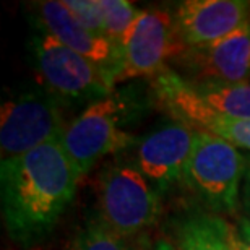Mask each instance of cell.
<instances>
[{"instance_id":"e0dca14e","label":"cell","mask_w":250,"mask_h":250,"mask_svg":"<svg viewBox=\"0 0 250 250\" xmlns=\"http://www.w3.org/2000/svg\"><path fill=\"white\" fill-rule=\"evenodd\" d=\"M80 23L98 34H104V20L99 0H62Z\"/></svg>"},{"instance_id":"9c48e42d","label":"cell","mask_w":250,"mask_h":250,"mask_svg":"<svg viewBox=\"0 0 250 250\" xmlns=\"http://www.w3.org/2000/svg\"><path fill=\"white\" fill-rule=\"evenodd\" d=\"M36 23L39 31L51 34L63 46L93 62L112 88L117 84L124 62L122 47L80 23L62 0L39 2L36 5Z\"/></svg>"},{"instance_id":"30bf717a","label":"cell","mask_w":250,"mask_h":250,"mask_svg":"<svg viewBox=\"0 0 250 250\" xmlns=\"http://www.w3.org/2000/svg\"><path fill=\"white\" fill-rule=\"evenodd\" d=\"M177 62L186 72L181 77L190 84L246 83L250 77V21L219 41L187 47Z\"/></svg>"},{"instance_id":"52a82bcc","label":"cell","mask_w":250,"mask_h":250,"mask_svg":"<svg viewBox=\"0 0 250 250\" xmlns=\"http://www.w3.org/2000/svg\"><path fill=\"white\" fill-rule=\"evenodd\" d=\"M153 91L158 103L177 122L193 130L213 133L239 149L250 151V121L218 112L181 73L164 68L153 80Z\"/></svg>"},{"instance_id":"2e32d148","label":"cell","mask_w":250,"mask_h":250,"mask_svg":"<svg viewBox=\"0 0 250 250\" xmlns=\"http://www.w3.org/2000/svg\"><path fill=\"white\" fill-rule=\"evenodd\" d=\"M70 250H127L122 237L117 236L101 218L88 219L72 241Z\"/></svg>"},{"instance_id":"9a60e30c","label":"cell","mask_w":250,"mask_h":250,"mask_svg":"<svg viewBox=\"0 0 250 250\" xmlns=\"http://www.w3.org/2000/svg\"><path fill=\"white\" fill-rule=\"evenodd\" d=\"M104 20V34L122 47L125 36L137 21L142 10L127 0H99Z\"/></svg>"},{"instance_id":"44dd1931","label":"cell","mask_w":250,"mask_h":250,"mask_svg":"<svg viewBox=\"0 0 250 250\" xmlns=\"http://www.w3.org/2000/svg\"><path fill=\"white\" fill-rule=\"evenodd\" d=\"M244 184L250 186V158H247V171H246V177H244Z\"/></svg>"},{"instance_id":"ffe728a7","label":"cell","mask_w":250,"mask_h":250,"mask_svg":"<svg viewBox=\"0 0 250 250\" xmlns=\"http://www.w3.org/2000/svg\"><path fill=\"white\" fill-rule=\"evenodd\" d=\"M153 250H174V247L171 246V244H167V242H159Z\"/></svg>"},{"instance_id":"5b68a950","label":"cell","mask_w":250,"mask_h":250,"mask_svg":"<svg viewBox=\"0 0 250 250\" xmlns=\"http://www.w3.org/2000/svg\"><path fill=\"white\" fill-rule=\"evenodd\" d=\"M247 158L234 145L195 130L184 181L216 211H234L242 198Z\"/></svg>"},{"instance_id":"4fadbf2b","label":"cell","mask_w":250,"mask_h":250,"mask_svg":"<svg viewBox=\"0 0 250 250\" xmlns=\"http://www.w3.org/2000/svg\"><path fill=\"white\" fill-rule=\"evenodd\" d=\"M179 250H241L239 236L223 218L197 214L179 229Z\"/></svg>"},{"instance_id":"6da1fadb","label":"cell","mask_w":250,"mask_h":250,"mask_svg":"<svg viewBox=\"0 0 250 250\" xmlns=\"http://www.w3.org/2000/svg\"><path fill=\"white\" fill-rule=\"evenodd\" d=\"M78 179L61 142L2 161L0 198L10 239L24 249L46 241L72 203Z\"/></svg>"},{"instance_id":"ba28073f","label":"cell","mask_w":250,"mask_h":250,"mask_svg":"<svg viewBox=\"0 0 250 250\" xmlns=\"http://www.w3.org/2000/svg\"><path fill=\"white\" fill-rule=\"evenodd\" d=\"M187 46L179 38L176 21L158 8L142 10L122 42L124 62L117 83L133 78L156 77L169 59H177Z\"/></svg>"},{"instance_id":"ac0fdd59","label":"cell","mask_w":250,"mask_h":250,"mask_svg":"<svg viewBox=\"0 0 250 250\" xmlns=\"http://www.w3.org/2000/svg\"><path fill=\"white\" fill-rule=\"evenodd\" d=\"M237 236L241 250H250V219L247 216L241 218V221H239Z\"/></svg>"},{"instance_id":"3957f363","label":"cell","mask_w":250,"mask_h":250,"mask_svg":"<svg viewBox=\"0 0 250 250\" xmlns=\"http://www.w3.org/2000/svg\"><path fill=\"white\" fill-rule=\"evenodd\" d=\"M41 84L63 106H91L112 93L111 83L93 62L39 31L31 41Z\"/></svg>"},{"instance_id":"5bb4252c","label":"cell","mask_w":250,"mask_h":250,"mask_svg":"<svg viewBox=\"0 0 250 250\" xmlns=\"http://www.w3.org/2000/svg\"><path fill=\"white\" fill-rule=\"evenodd\" d=\"M198 94L218 112L250 121V83L192 84Z\"/></svg>"},{"instance_id":"7c38bea8","label":"cell","mask_w":250,"mask_h":250,"mask_svg":"<svg viewBox=\"0 0 250 250\" xmlns=\"http://www.w3.org/2000/svg\"><path fill=\"white\" fill-rule=\"evenodd\" d=\"M176 29L187 47L229 36L250 21V3L242 0H186L177 7Z\"/></svg>"},{"instance_id":"277c9868","label":"cell","mask_w":250,"mask_h":250,"mask_svg":"<svg viewBox=\"0 0 250 250\" xmlns=\"http://www.w3.org/2000/svg\"><path fill=\"white\" fill-rule=\"evenodd\" d=\"M63 104L42 84L29 86L3 103L0 121L2 161L26 154L51 142H61L67 124Z\"/></svg>"},{"instance_id":"8fae6325","label":"cell","mask_w":250,"mask_h":250,"mask_svg":"<svg viewBox=\"0 0 250 250\" xmlns=\"http://www.w3.org/2000/svg\"><path fill=\"white\" fill-rule=\"evenodd\" d=\"M195 130L181 122L163 125L137 143V166L154 190L164 192L186 176Z\"/></svg>"},{"instance_id":"7a4b0ae2","label":"cell","mask_w":250,"mask_h":250,"mask_svg":"<svg viewBox=\"0 0 250 250\" xmlns=\"http://www.w3.org/2000/svg\"><path fill=\"white\" fill-rule=\"evenodd\" d=\"M138 107L124 91L84 107V111L67 125L61 143L78 171L80 177L107 154L128 148L135 138L124 130L125 122Z\"/></svg>"},{"instance_id":"d6986e66","label":"cell","mask_w":250,"mask_h":250,"mask_svg":"<svg viewBox=\"0 0 250 250\" xmlns=\"http://www.w3.org/2000/svg\"><path fill=\"white\" fill-rule=\"evenodd\" d=\"M241 202H242L244 211H246L247 218L250 219V186H246V184L242 186V198H241Z\"/></svg>"},{"instance_id":"8992f818","label":"cell","mask_w":250,"mask_h":250,"mask_svg":"<svg viewBox=\"0 0 250 250\" xmlns=\"http://www.w3.org/2000/svg\"><path fill=\"white\" fill-rule=\"evenodd\" d=\"M98 200L99 218L121 237L145 231L159 216V193L140 169L128 163L104 167Z\"/></svg>"}]
</instances>
